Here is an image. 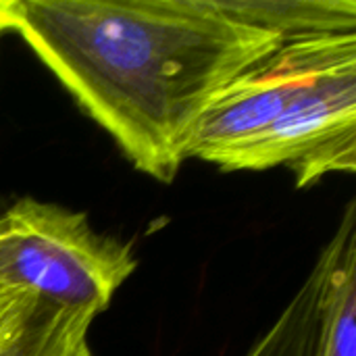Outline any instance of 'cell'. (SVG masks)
Segmentation results:
<instances>
[{"instance_id": "5", "label": "cell", "mask_w": 356, "mask_h": 356, "mask_svg": "<svg viewBox=\"0 0 356 356\" xmlns=\"http://www.w3.org/2000/svg\"><path fill=\"white\" fill-rule=\"evenodd\" d=\"M96 315L33 300L0 334V356H96L90 327Z\"/></svg>"}, {"instance_id": "3", "label": "cell", "mask_w": 356, "mask_h": 356, "mask_svg": "<svg viewBox=\"0 0 356 356\" xmlns=\"http://www.w3.org/2000/svg\"><path fill=\"white\" fill-rule=\"evenodd\" d=\"M223 171L290 167L305 188L356 167V58L325 71L257 138L213 161Z\"/></svg>"}, {"instance_id": "10", "label": "cell", "mask_w": 356, "mask_h": 356, "mask_svg": "<svg viewBox=\"0 0 356 356\" xmlns=\"http://www.w3.org/2000/svg\"><path fill=\"white\" fill-rule=\"evenodd\" d=\"M4 31H8V29H6V19H4V0H0V35Z\"/></svg>"}, {"instance_id": "1", "label": "cell", "mask_w": 356, "mask_h": 356, "mask_svg": "<svg viewBox=\"0 0 356 356\" xmlns=\"http://www.w3.org/2000/svg\"><path fill=\"white\" fill-rule=\"evenodd\" d=\"M15 31L148 177L171 184L198 123L277 33L229 0H4Z\"/></svg>"}, {"instance_id": "2", "label": "cell", "mask_w": 356, "mask_h": 356, "mask_svg": "<svg viewBox=\"0 0 356 356\" xmlns=\"http://www.w3.org/2000/svg\"><path fill=\"white\" fill-rule=\"evenodd\" d=\"M0 217V282L35 300L98 317L138 267L127 242L96 232L79 211L19 198Z\"/></svg>"}, {"instance_id": "4", "label": "cell", "mask_w": 356, "mask_h": 356, "mask_svg": "<svg viewBox=\"0 0 356 356\" xmlns=\"http://www.w3.org/2000/svg\"><path fill=\"white\" fill-rule=\"evenodd\" d=\"M356 58V31L284 40L280 48L229 83L202 115L190 156L213 163L257 138L332 67Z\"/></svg>"}, {"instance_id": "6", "label": "cell", "mask_w": 356, "mask_h": 356, "mask_svg": "<svg viewBox=\"0 0 356 356\" xmlns=\"http://www.w3.org/2000/svg\"><path fill=\"white\" fill-rule=\"evenodd\" d=\"M330 259L325 244L307 280L246 356H319Z\"/></svg>"}, {"instance_id": "11", "label": "cell", "mask_w": 356, "mask_h": 356, "mask_svg": "<svg viewBox=\"0 0 356 356\" xmlns=\"http://www.w3.org/2000/svg\"><path fill=\"white\" fill-rule=\"evenodd\" d=\"M4 236H6V225H4V219L0 217V242L4 240Z\"/></svg>"}, {"instance_id": "7", "label": "cell", "mask_w": 356, "mask_h": 356, "mask_svg": "<svg viewBox=\"0 0 356 356\" xmlns=\"http://www.w3.org/2000/svg\"><path fill=\"white\" fill-rule=\"evenodd\" d=\"M330 277L319 356H356V202L344 209L342 221L327 242Z\"/></svg>"}, {"instance_id": "8", "label": "cell", "mask_w": 356, "mask_h": 356, "mask_svg": "<svg viewBox=\"0 0 356 356\" xmlns=\"http://www.w3.org/2000/svg\"><path fill=\"white\" fill-rule=\"evenodd\" d=\"M229 4L240 17L282 40L356 31L355 0H229Z\"/></svg>"}, {"instance_id": "9", "label": "cell", "mask_w": 356, "mask_h": 356, "mask_svg": "<svg viewBox=\"0 0 356 356\" xmlns=\"http://www.w3.org/2000/svg\"><path fill=\"white\" fill-rule=\"evenodd\" d=\"M35 298L19 288L6 286L0 282V334L2 330L17 317L21 315Z\"/></svg>"}]
</instances>
